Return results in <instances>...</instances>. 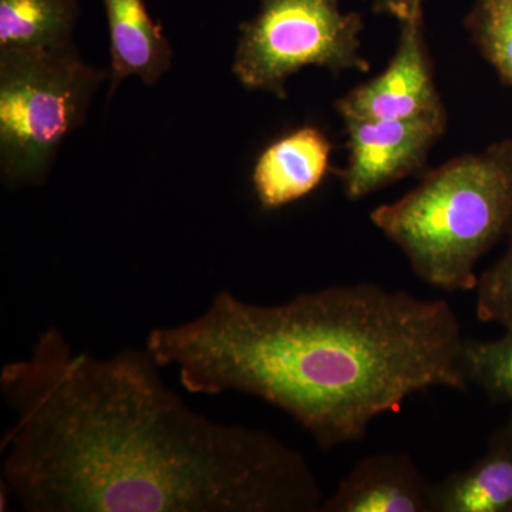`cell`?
Returning a JSON list of instances; mask_svg holds the SVG:
<instances>
[{
	"instance_id": "13",
	"label": "cell",
	"mask_w": 512,
	"mask_h": 512,
	"mask_svg": "<svg viewBox=\"0 0 512 512\" xmlns=\"http://www.w3.org/2000/svg\"><path fill=\"white\" fill-rule=\"evenodd\" d=\"M464 25L485 62L512 89V0H474Z\"/></svg>"
},
{
	"instance_id": "4",
	"label": "cell",
	"mask_w": 512,
	"mask_h": 512,
	"mask_svg": "<svg viewBox=\"0 0 512 512\" xmlns=\"http://www.w3.org/2000/svg\"><path fill=\"white\" fill-rule=\"evenodd\" d=\"M110 74L76 46L0 52V177L39 185L64 138L83 126L93 94Z\"/></svg>"
},
{
	"instance_id": "9",
	"label": "cell",
	"mask_w": 512,
	"mask_h": 512,
	"mask_svg": "<svg viewBox=\"0 0 512 512\" xmlns=\"http://www.w3.org/2000/svg\"><path fill=\"white\" fill-rule=\"evenodd\" d=\"M332 144L316 127H301L262 151L252 171L264 210H278L308 197L330 170Z\"/></svg>"
},
{
	"instance_id": "6",
	"label": "cell",
	"mask_w": 512,
	"mask_h": 512,
	"mask_svg": "<svg viewBox=\"0 0 512 512\" xmlns=\"http://www.w3.org/2000/svg\"><path fill=\"white\" fill-rule=\"evenodd\" d=\"M343 120H417L447 116L436 80L423 13L400 22L396 52L375 79L336 101Z\"/></svg>"
},
{
	"instance_id": "5",
	"label": "cell",
	"mask_w": 512,
	"mask_h": 512,
	"mask_svg": "<svg viewBox=\"0 0 512 512\" xmlns=\"http://www.w3.org/2000/svg\"><path fill=\"white\" fill-rule=\"evenodd\" d=\"M362 30V18L345 12L342 0H261L239 28L232 73L247 89L285 99L289 77L303 67L367 72Z\"/></svg>"
},
{
	"instance_id": "15",
	"label": "cell",
	"mask_w": 512,
	"mask_h": 512,
	"mask_svg": "<svg viewBox=\"0 0 512 512\" xmlns=\"http://www.w3.org/2000/svg\"><path fill=\"white\" fill-rule=\"evenodd\" d=\"M476 291L478 319L512 329V231L504 255L478 276Z\"/></svg>"
},
{
	"instance_id": "10",
	"label": "cell",
	"mask_w": 512,
	"mask_h": 512,
	"mask_svg": "<svg viewBox=\"0 0 512 512\" xmlns=\"http://www.w3.org/2000/svg\"><path fill=\"white\" fill-rule=\"evenodd\" d=\"M110 33V97L130 76L153 86L173 62V49L151 19L146 0H103Z\"/></svg>"
},
{
	"instance_id": "7",
	"label": "cell",
	"mask_w": 512,
	"mask_h": 512,
	"mask_svg": "<svg viewBox=\"0 0 512 512\" xmlns=\"http://www.w3.org/2000/svg\"><path fill=\"white\" fill-rule=\"evenodd\" d=\"M348 165L340 171L349 200H362L421 173L431 148L443 137L447 116L417 120H345Z\"/></svg>"
},
{
	"instance_id": "3",
	"label": "cell",
	"mask_w": 512,
	"mask_h": 512,
	"mask_svg": "<svg viewBox=\"0 0 512 512\" xmlns=\"http://www.w3.org/2000/svg\"><path fill=\"white\" fill-rule=\"evenodd\" d=\"M370 220L421 281L444 292L476 291L478 261L512 231V138L427 171Z\"/></svg>"
},
{
	"instance_id": "11",
	"label": "cell",
	"mask_w": 512,
	"mask_h": 512,
	"mask_svg": "<svg viewBox=\"0 0 512 512\" xmlns=\"http://www.w3.org/2000/svg\"><path fill=\"white\" fill-rule=\"evenodd\" d=\"M433 512H512V412L477 463L433 485Z\"/></svg>"
},
{
	"instance_id": "8",
	"label": "cell",
	"mask_w": 512,
	"mask_h": 512,
	"mask_svg": "<svg viewBox=\"0 0 512 512\" xmlns=\"http://www.w3.org/2000/svg\"><path fill=\"white\" fill-rule=\"evenodd\" d=\"M319 512H433V484L404 451L360 460Z\"/></svg>"
},
{
	"instance_id": "1",
	"label": "cell",
	"mask_w": 512,
	"mask_h": 512,
	"mask_svg": "<svg viewBox=\"0 0 512 512\" xmlns=\"http://www.w3.org/2000/svg\"><path fill=\"white\" fill-rule=\"evenodd\" d=\"M144 349L79 352L49 326L6 363L2 481L28 512H319L301 451L195 412Z\"/></svg>"
},
{
	"instance_id": "16",
	"label": "cell",
	"mask_w": 512,
	"mask_h": 512,
	"mask_svg": "<svg viewBox=\"0 0 512 512\" xmlns=\"http://www.w3.org/2000/svg\"><path fill=\"white\" fill-rule=\"evenodd\" d=\"M426 0H375V12L402 20L414 18L423 13Z\"/></svg>"
},
{
	"instance_id": "12",
	"label": "cell",
	"mask_w": 512,
	"mask_h": 512,
	"mask_svg": "<svg viewBox=\"0 0 512 512\" xmlns=\"http://www.w3.org/2000/svg\"><path fill=\"white\" fill-rule=\"evenodd\" d=\"M77 0H0V52L74 45Z\"/></svg>"
},
{
	"instance_id": "14",
	"label": "cell",
	"mask_w": 512,
	"mask_h": 512,
	"mask_svg": "<svg viewBox=\"0 0 512 512\" xmlns=\"http://www.w3.org/2000/svg\"><path fill=\"white\" fill-rule=\"evenodd\" d=\"M460 369L468 383L480 386L495 402L512 404V329L500 339L464 340Z\"/></svg>"
},
{
	"instance_id": "2",
	"label": "cell",
	"mask_w": 512,
	"mask_h": 512,
	"mask_svg": "<svg viewBox=\"0 0 512 512\" xmlns=\"http://www.w3.org/2000/svg\"><path fill=\"white\" fill-rule=\"evenodd\" d=\"M464 340L444 299L359 284L272 306L222 289L198 318L151 330L146 348L187 392L258 397L329 451L365 439L413 394L467 390Z\"/></svg>"
}]
</instances>
